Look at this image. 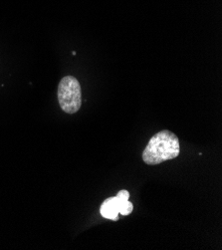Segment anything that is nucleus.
Segmentation results:
<instances>
[{"instance_id":"obj_1","label":"nucleus","mask_w":222,"mask_h":250,"mask_svg":"<svg viewBox=\"0 0 222 250\" xmlns=\"http://www.w3.org/2000/svg\"><path fill=\"white\" fill-rule=\"evenodd\" d=\"M180 151V140L177 135L168 130H162L151 138L142 152V161L150 166L160 165L178 158Z\"/></svg>"},{"instance_id":"obj_2","label":"nucleus","mask_w":222,"mask_h":250,"mask_svg":"<svg viewBox=\"0 0 222 250\" xmlns=\"http://www.w3.org/2000/svg\"><path fill=\"white\" fill-rule=\"evenodd\" d=\"M58 101L63 112L73 115L82 105V91L79 81L71 75L61 79L58 86Z\"/></svg>"},{"instance_id":"obj_3","label":"nucleus","mask_w":222,"mask_h":250,"mask_svg":"<svg viewBox=\"0 0 222 250\" xmlns=\"http://www.w3.org/2000/svg\"><path fill=\"white\" fill-rule=\"evenodd\" d=\"M100 212L103 217L111 220H119V203L116 196L105 199L100 208Z\"/></svg>"},{"instance_id":"obj_4","label":"nucleus","mask_w":222,"mask_h":250,"mask_svg":"<svg viewBox=\"0 0 222 250\" xmlns=\"http://www.w3.org/2000/svg\"><path fill=\"white\" fill-rule=\"evenodd\" d=\"M119 203V213L121 215H129L132 213L134 209V206L131 202H129L130 192L128 190H120L116 195Z\"/></svg>"}]
</instances>
